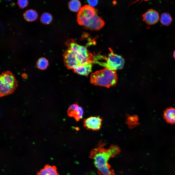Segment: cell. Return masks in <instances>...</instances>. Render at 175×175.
<instances>
[{
  "mask_svg": "<svg viewBox=\"0 0 175 175\" xmlns=\"http://www.w3.org/2000/svg\"><path fill=\"white\" fill-rule=\"evenodd\" d=\"M173 56L175 59V50L173 52Z\"/></svg>",
  "mask_w": 175,
  "mask_h": 175,
  "instance_id": "7402d4cb",
  "label": "cell"
},
{
  "mask_svg": "<svg viewBox=\"0 0 175 175\" xmlns=\"http://www.w3.org/2000/svg\"><path fill=\"white\" fill-rule=\"evenodd\" d=\"M107 57L100 55L94 56L93 63L112 70L122 68L124 63V59L121 56L114 53L111 49Z\"/></svg>",
  "mask_w": 175,
  "mask_h": 175,
  "instance_id": "277c9868",
  "label": "cell"
},
{
  "mask_svg": "<svg viewBox=\"0 0 175 175\" xmlns=\"http://www.w3.org/2000/svg\"><path fill=\"white\" fill-rule=\"evenodd\" d=\"M87 1L90 4V6L92 7L96 6L98 3L97 1V0H89Z\"/></svg>",
  "mask_w": 175,
  "mask_h": 175,
  "instance_id": "ffe728a7",
  "label": "cell"
},
{
  "mask_svg": "<svg viewBox=\"0 0 175 175\" xmlns=\"http://www.w3.org/2000/svg\"><path fill=\"white\" fill-rule=\"evenodd\" d=\"M41 20L43 23L47 24L50 23L52 21V17L49 13H43L41 17Z\"/></svg>",
  "mask_w": 175,
  "mask_h": 175,
  "instance_id": "ac0fdd59",
  "label": "cell"
},
{
  "mask_svg": "<svg viewBox=\"0 0 175 175\" xmlns=\"http://www.w3.org/2000/svg\"><path fill=\"white\" fill-rule=\"evenodd\" d=\"M22 78L24 79H26L27 78V75L26 74L23 73L22 75Z\"/></svg>",
  "mask_w": 175,
  "mask_h": 175,
  "instance_id": "44dd1931",
  "label": "cell"
},
{
  "mask_svg": "<svg viewBox=\"0 0 175 175\" xmlns=\"http://www.w3.org/2000/svg\"><path fill=\"white\" fill-rule=\"evenodd\" d=\"M18 4L19 7L21 8H24L27 5L28 2L26 0H19L18 1Z\"/></svg>",
  "mask_w": 175,
  "mask_h": 175,
  "instance_id": "d6986e66",
  "label": "cell"
},
{
  "mask_svg": "<svg viewBox=\"0 0 175 175\" xmlns=\"http://www.w3.org/2000/svg\"><path fill=\"white\" fill-rule=\"evenodd\" d=\"M102 119L99 116H91L84 119V127L86 129L97 131L101 127Z\"/></svg>",
  "mask_w": 175,
  "mask_h": 175,
  "instance_id": "ba28073f",
  "label": "cell"
},
{
  "mask_svg": "<svg viewBox=\"0 0 175 175\" xmlns=\"http://www.w3.org/2000/svg\"><path fill=\"white\" fill-rule=\"evenodd\" d=\"M67 114L69 116L73 117L76 121H78L82 118L83 111L81 107L77 103H75L69 107Z\"/></svg>",
  "mask_w": 175,
  "mask_h": 175,
  "instance_id": "30bf717a",
  "label": "cell"
},
{
  "mask_svg": "<svg viewBox=\"0 0 175 175\" xmlns=\"http://www.w3.org/2000/svg\"><path fill=\"white\" fill-rule=\"evenodd\" d=\"M63 57L64 64L69 69L73 70L81 65L74 53L68 47L64 53Z\"/></svg>",
  "mask_w": 175,
  "mask_h": 175,
  "instance_id": "52a82bcc",
  "label": "cell"
},
{
  "mask_svg": "<svg viewBox=\"0 0 175 175\" xmlns=\"http://www.w3.org/2000/svg\"><path fill=\"white\" fill-rule=\"evenodd\" d=\"M66 45L74 52L81 65L93 62L94 56L85 47L78 44L72 39L67 41Z\"/></svg>",
  "mask_w": 175,
  "mask_h": 175,
  "instance_id": "5b68a950",
  "label": "cell"
},
{
  "mask_svg": "<svg viewBox=\"0 0 175 175\" xmlns=\"http://www.w3.org/2000/svg\"><path fill=\"white\" fill-rule=\"evenodd\" d=\"M172 19L170 14L167 13H164L161 15L160 21L163 25L168 26L172 22Z\"/></svg>",
  "mask_w": 175,
  "mask_h": 175,
  "instance_id": "9a60e30c",
  "label": "cell"
},
{
  "mask_svg": "<svg viewBox=\"0 0 175 175\" xmlns=\"http://www.w3.org/2000/svg\"><path fill=\"white\" fill-rule=\"evenodd\" d=\"M117 79L116 70L105 68L92 73L90 82L95 85L109 88L115 84Z\"/></svg>",
  "mask_w": 175,
  "mask_h": 175,
  "instance_id": "3957f363",
  "label": "cell"
},
{
  "mask_svg": "<svg viewBox=\"0 0 175 175\" xmlns=\"http://www.w3.org/2000/svg\"><path fill=\"white\" fill-rule=\"evenodd\" d=\"M36 175H59V174L55 166L46 164L43 168L36 173Z\"/></svg>",
  "mask_w": 175,
  "mask_h": 175,
  "instance_id": "8fae6325",
  "label": "cell"
},
{
  "mask_svg": "<svg viewBox=\"0 0 175 175\" xmlns=\"http://www.w3.org/2000/svg\"><path fill=\"white\" fill-rule=\"evenodd\" d=\"M92 63L81 65L73 70L74 72L78 74L87 76L91 71Z\"/></svg>",
  "mask_w": 175,
  "mask_h": 175,
  "instance_id": "4fadbf2b",
  "label": "cell"
},
{
  "mask_svg": "<svg viewBox=\"0 0 175 175\" xmlns=\"http://www.w3.org/2000/svg\"><path fill=\"white\" fill-rule=\"evenodd\" d=\"M36 65L38 69L41 70H44L49 65L48 60L44 57L40 58L37 60Z\"/></svg>",
  "mask_w": 175,
  "mask_h": 175,
  "instance_id": "e0dca14e",
  "label": "cell"
},
{
  "mask_svg": "<svg viewBox=\"0 0 175 175\" xmlns=\"http://www.w3.org/2000/svg\"><path fill=\"white\" fill-rule=\"evenodd\" d=\"M24 16L27 21H32L35 20L37 18L38 15L35 10L30 9L26 11L25 13Z\"/></svg>",
  "mask_w": 175,
  "mask_h": 175,
  "instance_id": "5bb4252c",
  "label": "cell"
},
{
  "mask_svg": "<svg viewBox=\"0 0 175 175\" xmlns=\"http://www.w3.org/2000/svg\"><path fill=\"white\" fill-rule=\"evenodd\" d=\"M14 75L10 71L2 73L0 76V95L1 97L14 92L18 86Z\"/></svg>",
  "mask_w": 175,
  "mask_h": 175,
  "instance_id": "8992f818",
  "label": "cell"
},
{
  "mask_svg": "<svg viewBox=\"0 0 175 175\" xmlns=\"http://www.w3.org/2000/svg\"><path fill=\"white\" fill-rule=\"evenodd\" d=\"M77 20L79 25L91 30H99L105 24L102 18L97 15L96 10L89 5H85L80 9Z\"/></svg>",
  "mask_w": 175,
  "mask_h": 175,
  "instance_id": "7a4b0ae2",
  "label": "cell"
},
{
  "mask_svg": "<svg viewBox=\"0 0 175 175\" xmlns=\"http://www.w3.org/2000/svg\"><path fill=\"white\" fill-rule=\"evenodd\" d=\"M101 146L92 149L89 157L93 160L94 164L100 175H113L108 165L110 158L116 155L119 152V148L113 146L107 150L102 148Z\"/></svg>",
  "mask_w": 175,
  "mask_h": 175,
  "instance_id": "6da1fadb",
  "label": "cell"
},
{
  "mask_svg": "<svg viewBox=\"0 0 175 175\" xmlns=\"http://www.w3.org/2000/svg\"><path fill=\"white\" fill-rule=\"evenodd\" d=\"M143 21L149 25H153L157 23L159 19L158 12L153 9H150L142 15Z\"/></svg>",
  "mask_w": 175,
  "mask_h": 175,
  "instance_id": "9c48e42d",
  "label": "cell"
},
{
  "mask_svg": "<svg viewBox=\"0 0 175 175\" xmlns=\"http://www.w3.org/2000/svg\"><path fill=\"white\" fill-rule=\"evenodd\" d=\"M81 6L80 2L78 0L70 1L69 3V7L70 10L73 12H77L80 9Z\"/></svg>",
  "mask_w": 175,
  "mask_h": 175,
  "instance_id": "2e32d148",
  "label": "cell"
},
{
  "mask_svg": "<svg viewBox=\"0 0 175 175\" xmlns=\"http://www.w3.org/2000/svg\"><path fill=\"white\" fill-rule=\"evenodd\" d=\"M163 118L167 123L175 124V108L170 107L166 109L164 112Z\"/></svg>",
  "mask_w": 175,
  "mask_h": 175,
  "instance_id": "7c38bea8",
  "label": "cell"
}]
</instances>
